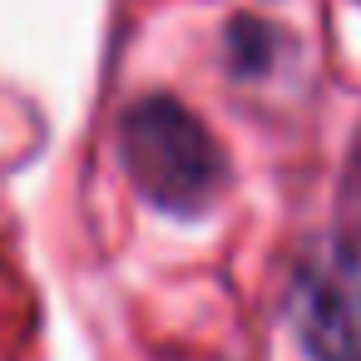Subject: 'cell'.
<instances>
[{
  "label": "cell",
  "mask_w": 361,
  "mask_h": 361,
  "mask_svg": "<svg viewBox=\"0 0 361 361\" xmlns=\"http://www.w3.org/2000/svg\"><path fill=\"white\" fill-rule=\"evenodd\" d=\"M119 159L144 203L169 218H203L228 188V154L173 94H144L119 119Z\"/></svg>",
  "instance_id": "6da1fadb"
},
{
  "label": "cell",
  "mask_w": 361,
  "mask_h": 361,
  "mask_svg": "<svg viewBox=\"0 0 361 361\" xmlns=\"http://www.w3.org/2000/svg\"><path fill=\"white\" fill-rule=\"evenodd\" d=\"M287 317L312 361H361V262L351 247L322 243L297 262Z\"/></svg>",
  "instance_id": "7a4b0ae2"
},
{
  "label": "cell",
  "mask_w": 361,
  "mask_h": 361,
  "mask_svg": "<svg viewBox=\"0 0 361 361\" xmlns=\"http://www.w3.org/2000/svg\"><path fill=\"white\" fill-rule=\"evenodd\" d=\"M272 50H277V30L272 25L247 20V16L228 25V60H233L238 75H262L267 60H272Z\"/></svg>",
  "instance_id": "3957f363"
}]
</instances>
